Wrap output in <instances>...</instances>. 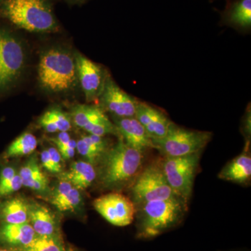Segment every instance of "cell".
Returning <instances> with one entry per match:
<instances>
[{
    "mask_svg": "<svg viewBox=\"0 0 251 251\" xmlns=\"http://www.w3.org/2000/svg\"><path fill=\"white\" fill-rule=\"evenodd\" d=\"M136 208V237L148 240L179 226L187 211L188 204L176 197L150 201Z\"/></svg>",
    "mask_w": 251,
    "mask_h": 251,
    "instance_id": "cell-1",
    "label": "cell"
},
{
    "mask_svg": "<svg viewBox=\"0 0 251 251\" xmlns=\"http://www.w3.org/2000/svg\"><path fill=\"white\" fill-rule=\"evenodd\" d=\"M144 152L131 148L119 137L99 161V178L104 187L119 188L130 185L143 168Z\"/></svg>",
    "mask_w": 251,
    "mask_h": 251,
    "instance_id": "cell-2",
    "label": "cell"
},
{
    "mask_svg": "<svg viewBox=\"0 0 251 251\" xmlns=\"http://www.w3.org/2000/svg\"><path fill=\"white\" fill-rule=\"evenodd\" d=\"M41 87L50 92H67L77 83L75 60L67 51L51 49L42 54L39 65Z\"/></svg>",
    "mask_w": 251,
    "mask_h": 251,
    "instance_id": "cell-3",
    "label": "cell"
},
{
    "mask_svg": "<svg viewBox=\"0 0 251 251\" xmlns=\"http://www.w3.org/2000/svg\"><path fill=\"white\" fill-rule=\"evenodd\" d=\"M3 14L13 24L31 32L57 29L55 18L46 0H4Z\"/></svg>",
    "mask_w": 251,
    "mask_h": 251,
    "instance_id": "cell-4",
    "label": "cell"
},
{
    "mask_svg": "<svg viewBox=\"0 0 251 251\" xmlns=\"http://www.w3.org/2000/svg\"><path fill=\"white\" fill-rule=\"evenodd\" d=\"M211 137L210 132L186 129L174 124L164 138L153 143L163 156L173 158L202 152Z\"/></svg>",
    "mask_w": 251,
    "mask_h": 251,
    "instance_id": "cell-5",
    "label": "cell"
},
{
    "mask_svg": "<svg viewBox=\"0 0 251 251\" xmlns=\"http://www.w3.org/2000/svg\"><path fill=\"white\" fill-rule=\"evenodd\" d=\"M201 153L173 158L165 157L161 162L163 174L175 196L187 204L192 196Z\"/></svg>",
    "mask_w": 251,
    "mask_h": 251,
    "instance_id": "cell-6",
    "label": "cell"
},
{
    "mask_svg": "<svg viewBox=\"0 0 251 251\" xmlns=\"http://www.w3.org/2000/svg\"><path fill=\"white\" fill-rule=\"evenodd\" d=\"M130 191L135 207L150 201L176 197L165 177L161 163L142 169L130 185Z\"/></svg>",
    "mask_w": 251,
    "mask_h": 251,
    "instance_id": "cell-7",
    "label": "cell"
},
{
    "mask_svg": "<svg viewBox=\"0 0 251 251\" xmlns=\"http://www.w3.org/2000/svg\"><path fill=\"white\" fill-rule=\"evenodd\" d=\"M25 62V51L20 41L9 31L0 29V92L19 78Z\"/></svg>",
    "mask_w": 251,
    "mask_h": 251,
    "instance_id": "cell-8",
    "label": "cell"
},
{
    "mask_svg": "<svg viewBox=\"0 0 251 251\" xmlns=\"http://www.w3.org/2000/svg\"><path fill=\"white\" fill-rule=\"evenodd\" d=\"M94 209L110 224L125 227L135 219V206L129 198L118 192L103 195L94 201Z\"/></svg>",
    "mask_w": 251,
    "mask_h": 251,
    "instance_id": "cell-9",
    "label": "cell"
},
{
    "mask_svg": "<svg viewBox=\"0 0 251 251\" xmlns=\"http://www.w3.org/2000/svg\"><path fill=\"white\" fill-rule=\"evenodd\" d=\"M77 79L87 101H92L103 92L108 75L100 66L82 54L75 56Z\"/></svg>",
    "mask_w": 251,
    "mask_h": 251,
    "instance_id": "cell-10",
    "label": "cell"
},
{
    "mask_svg": "<svg viewBox=\"0 0 251 251\" xmlns=\"http://www.w3.org/2000/svg\"><path fill=\"white\" fill-rule=\"evenodd\" d=\"M102 106L115 117H135L138 100L122 90L108 77L100 96Z\"/></svg>",
    "mask_w": 251,
    "mask_h": 251,
    "instance_id": "cell-11",
    "label": "cell"
},
{
    "mask_svg": "<svg viewBox=\"0 0 251 251\" xmlns=\"http://www.w3.org/2000/svg\"><path fill=\"white\" fill-rule=\"evenodd\" d=\"M135 117L143 125L152 141L164 138L174 125L164 112L139 100Z\"/></svg>",
    "mask_w": 251,
    "mask_h": 251,
    "instance_id": "cell-12",
    "label": "cell"
},
{
    "mask_svg": "<svg viewBox=\"0 0 251 251\" xmlns=\"http://www.w3.org/2000/svg\"><path fill=\"white\" fill-rule=\"evenodd\" d=\"M115 125L120 137L131 148L144 152L148 149H155L152 140L149 137L143 125L133 117H115Z\"/></svg>",
    "mask_w": 251,
    "mask_h": 251,
    "instance_id": "cell-13",
    "label": "cell"
},
{
    "mask_svg": "<svg viewBox=\"0 0 251 251\" xmlns=\"http://www.w3.org/2000/svg\"><path fill=\"white\" fill-rule=\"evenodd\" d=\"M219 177L236 184H247L251 177V157L249 150L227 163L220 172Z\"/></svg>",
    "mask_w": 251,
    "mask_h": 251,
    "instance_id": "cell-14",
    "label": "cell"
},
{
    "mask_svg": "<svg viewBox=\"0 0 251 251\" xmlns=\"http://www.w3.org/2000/svg\"><path fill=\"white\" fill-rule=\"evenodd\" d=\"M29 224L36 235L48 236L58 233L55 216L49 208L41 204L29 206Z\"/></svg>",
    "mask_w": 251,
    "mask_h": 251,
    "instance_id": "cell-15",
    "label": "cell"
},
{
    "mask_svg": "<svg viewBox=\"0 0 251 251\" xmlns=\"http://www.w3.org/2000/svg\"><path fill=\"white\" fill-rule=\"evenodd\" d=\"M36 234L29 223L22 224H4L0 227V241L19 249L27 247Z\"/></svg>",
    "mask_w": 251,
    "mask_h": 251,
    "instance_id": "cell-16",
    "label": "cell"
},
{
    "mask_svg": "<svg viewBox=\"0 0 251 251\" xmlns=\"http://www.w3.org/2000/svg\"><path fill=\"white\" fill-rule=\"evenodd\" d=\"M50 201L59 211H73L80 206L82 196L78 189L68 181L61 180L52 191Z\"/></svg>",
    "mask_w": 251,
    "mask_h": 251,
    "instance_id": "cell-17",
    "label": "cell"
},
{
    "mask_svg": "<svg viewBox=\"0 0 251 251\" xmlns=\"http://www.w3.org/2000/svg\"><path fill=\"white\" fill-rule=\"evenodd\" d=\"M97 177L93 165L87 161L75 162L69 171L59 176L62 181H68L78 190H85L90 186Z\"/></svg>",
    "mask_w": 251,
    "mask_h": 251,
    "instance_id": "cell-18",
    "label": "cell"
},
{
    "mask_svg": "<svg viewBox=\"0 0 251 251\" xmlns=\"http://www.w3.org/2000/svg\"><path fill=\"white\" fill-rule=\"evenodd\" d=\"M108 149L107 140L99 135H85L76 142L77 151L93 166L99 163Z\"/></svg>",
    "mask_w": 251,
    "mask_h": 251,
    "instance_id": "cell-19",
    "label": "cell"
},
{
    "mask_svg": "<svg viewBox=\"0 0 251 251\" xmlns=\"http://www.w3.org/2000/svg\"><path fill=\"white\" fill-rule=\"evenodd\" d=\"M23 185L37 192L43 193L49 188V179L41 171L35 158H31L21 168L19 173Z\"/></svg>",
    "mask_w": 251,
    "mask_h": 251,
    "instance_id": "cell-20",
    "label": "cell"
},
{
    "mask_svg": "<svg viewBox=\"0 0 251 251\" xmlns=\"http://www.w3.org/2000/svg\"><path fill=\"white\" fill-rule=\"evenodd\" d=\"M29 206L23 198L9 200L0 206V219L7 224L29 223Z\"/></svg>",
    "mask_w": 251,
    "mask_h": 251,
    "instance_id": "cell-21",
    "label": "cell"
},
{
    "mask_svg": "<svg viewBox=\"0 0 251 251\" xmlns=\"http://www.w3.org/2000/svg\"><path fill=\"white\" fill-rule=\"evenodd\" d=\"M227 22L241 28L251 25V0H238L229 9Z\"/></svg>",
    "mask_w": 251,
    "mask_h": 251,
    "instance_id": "cell-22",
    "label": "cell"
},
{
    "mask_svg": "<svg viewBox=\"0 0 251 251\" xmlns=\"http://www.w3.org/2000/svg\"><path fill=\"white\" fill-rule=\"evenodd\" d=\"M105 116L101 108L90 105H77L72 112L74 123L80 128H84Z\"/></svg>",
    "mask_w": 251,
    "mask_h": 251,
    "instance_id": "cell-23",
    "label": "cell"
},
{
    "mask_svg": "<svg viewBox=\"0 0 251 251\" xmlns=\"http://www.w3.org/2000/svg\"><path fill=\"white\" fill-rule=\"evenodd\" d=\"M20 251H65L62 239L58 233L48 236L36 235L27 247Z\"/></svg>",
    "mask_w": 251,
    "mask_h": 251,
    "instance_id": "cell-24",
    "label": "cell"
},
{
    "mask_svg": "<svg viewBox=\"0 0 251 251\" xmlns=\"http://www.w3.org/2000/svg\"><path fill=\"white\" fill-rule=\"evenodd\" d=\"M37 139L30 133H25L10 145L6 157H17L31 154L37 148Z\"/></svg>",
    "mask_w": 251,
    "mask_h": 251,
    "instance_id": "cell-25",
    "label": "cell"
},
{
    "mask_svg": "<svg viewBox=\"0 0 251 251\" xmlns=\"http://www.w3.org/2000/svg\"><path fill=\"white\" fill-rule=\"evenodd\" d=\"M46 114L53 122L58 132H68L72 128V122L69 117L58 109H52L46 112Z\"/></svg>",
    "mask_w": 251,
    "mask_h": 251,
    "instance_id": "cell-26",
    "label": "cell"
},
{
    "mask_svg": "<svg viewBox=\"0 0 251 251\" xmlns=\"http://www.w3.org/2000/svg\"><path fill=\"white\" fill-rule=\"evenodd\" d=\"M23 186L22 179H21L19 174L17 173L15 175L12 180L10 181L9 184L0 192V197L8 196V195L11 194V193L16 192L18 190L21 189Z\"/></svg>",
    "mask_w": 251,
    "mask_h": 251,
    "instance_id": "cell-27",
    "label": "cell"
},
{
    "mask_svg": "<svg viewBox=\"0 0 251 251\" xmlns=\"http://www.w3.org/2000/svg\"><path fill=\"white\" fill-rule=\"evenodd\" d=\"M16 174L17 173H16V170L12 167H6L1 171V173H0V192L9 184L10 181L12 180Z\"/></svg>",
    "mask_w": 251,
    "mask_h": 251,
    "instance_id": "cell-28",
    "label": "cell"
},
{
    "mask_svg": "<svg viewBox=\"0 0 251 251\" xmlns=\"http://www.w3.org/2000/svg\"><path fill=\"white\" fill-rule=\"evenodd\" d=\"M51 140L58 148V151H61L63 149L67 148L72 143L73 139L67 132H60V133L55 138H51Z\"/></svg>",
    "mask_w": 251,
    "mask_h": 251,
    "instance_id": "cell-29",
    "label": "cell"
},
{
    "mask_svg": "<svg viewBox=\"0 0 251 251\" xmlns=\"http://www.w3.org/2000/svg\"><path fill=\"white\" fill-rule=\"evenodd\" d=\"M39 124H40L42 128H44V130L49 132V133H53L58 132L55 125L50 120V118L46 115V112L41 116L40 120H39Z\"/></svg>",
    "mask_w": 251,
    "mask_h": 251,
    "instance_id": "cell-30",
    "label": "cell"
},
{
    "mask_svg": "<svg viewBox=\"0 0 251 251\" xmlns=\"http://www.w3.org/2000/svg\"><path fill=\"white\" fill-rule=\"evenodd\" d=\"M50 155L51 159H52V163H53L54 170L56 173H61L62 171V164H61V156L60 153L58 150L54 148L48 149Z\"/></svg>",
    "mask_w": 251,
    "mask_h": 251,
    "instance_id": "cell-31",
    "label": "cell"
},
{
    "mask_svg": "<svg viewBox=\"0 0 251 251\" xmlns=\"http://www.w3.org/2000/svg\"><path fill=\"white\" fill-rule=\"evenodd\" d=\"M41 161L43 167L50 173H56L53 163L51 159L49 150H45L42 151L41 154Z\"/></svg>",
    "mask_w": 251,
    "mask_h": 251,
    "instance_id": "cell-32",
    "label": "cell"
},
{
    "mask_svg": "<svg viewBox=\"0 0 251 251\" xmlns=\"http://www.w3.org/2000/svg\"><path fill=\"white\" fill-rule=\"evenodd\" d=\"M75 150H76V142L73 140L69 146L59 151L63 158L65 159H71L75 155Z\"/></svg>",
    "mask_w": 251,
    "mask_h": 251,
    "instance_id": "cell-33",
    "label": "cell"
},
{
    "mask_svg": "<svg viewBox=\"0 0 251 251\" xmlns=\"http://www.w3.org/2000/svg\"><path fill=\"white\" fill-rule=\"evenodd\" d=\"M65 251H76L72 248H65Z\"/></svg>",
    "mask_w": 251,
    "mask_h": 251,
    "instance_id": "cell-34",
    "label": "cell"
},
{
    "mask_svg": "<svg viewBox=\"0 0 251 251\" xmlns=\"http://www.w3.org/2000/svg\"><path fill=\"white\" fill-rule=\"evenodd\" d=\"M0 251H13L8 250V249H0Z\"/></svg>",
    "mask_w": 251,
    "mask_h": 251,
    "instance_id": "cell-35",
    "label": "cell"
}]
</instances>
